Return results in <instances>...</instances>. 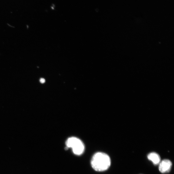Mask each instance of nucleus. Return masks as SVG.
<instances>
[{
	"instance_id": "f257e3e1",
	"label": "nucleus",
	"mask_w": 174,
	"mask_h": 174,
	"mask_svg": "<svg viewBox=\"0 0 174 174\" xmlns=\"http://www.w3.org/2000/svg\"><path fill=\"white\" fill-rule=\"evenodd\" d=\"M91 165L95 171H104L110 166L111 159L107 154L102 152H98L93 156Z\"/></svg>"
},
{
	"instance_id": "f03ea898",
	"label": "nucleus",
	"mask_w": 174,
	"mask_h": 174,
	"mask_svg": "<svg viewBox=\"0 0 174 174\" xmlns=\"http://www.w3.org/2000/svg\"><path fill=\"white\" fill-rule=\"evenodd\" d=\"M67 148H71L73 153L76 155L80 156L83 154L84 146L82 141L75 137L69 138L66 141Z\"/></svg>"
},
{
	"instance_id": "7ed1b4c3",
	"label": "nucleus",
	"mask_w": 174,
	"mask_h": 174,
	"mask_svg": "<svg viewBox=\"0 0 174 174\" xmlns=\"http://www.w3.org/2000/svg\"><path fill=\"white\" fill-rule=\"evenodd\" d=\"M172 163L168 159H164L160 162L159 164V169L162 173L169 172L171 169Z\"/></svg>"
},
{
	"instance_id": "20e7f679",
	"label": "nucleus",
	"mask_w": 174,
	"mask_h": 174,
	"mask_svg": "<svg viewBox=\"0 0 174 174\" xmlns=\"http://www.w3.org/2000/svg\"><path fill=\"white\" fill-rule=\"evenodd\" d=\"M149 160L151 161L155 165H157L160 164L161 161V158L159 154L155 152H152L147 156Z\"/></svg>"
},
{
	"instance_id": "39448f33",
	"label": "nucleus",
	"mask_w": 174,
	"mask_h": 174,
	"mask_svg": "<svg viewBox=\"0 0 174 174\" xmlns=\"http://www.w3.org/2000/svg\"><path fill=\"white\" fill-rule=\"evenodd\" d=\"M40 82L42 84L44 83L45 82V80L44 79L41 78L40 80Z\"/></svg>"
}]
</instances>
